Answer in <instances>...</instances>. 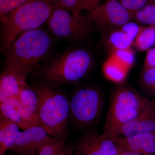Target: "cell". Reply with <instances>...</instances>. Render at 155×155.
<instances>
[{
	"label": "cell",
	"mask_w": 155,
	"mask_h": 155,
	"mask_svg": "<svg viewBox=\"0 0 155 155\" xmlns=\"http://www.w3.org/2000/svg\"><path fill=\"white\" fill-rule=\"evenodd\" d=\"M38 99L39 116L43 127L53 137L68 138L69 101L55 86L41 82L32 87Z\"/></svg>",
	"instance_id": "1"
},
{
	"label": "cell",
	"mask_w": 155,
	"mask_h": 155,
	"mask_svg": "<svg viewBox=\"0 0 155 155\" xmlns=\"http://www.w3.org/2000/svg\"><path fill=\"white\" fill-rule=\"evenodd\" d=\"M52 40L45 31L39 28L25 32L4 51L5 67L28 75L48 54Z\"/></svg>",
	"instance_id": "2"
},
{
	"label": "cell",
	"mask_w": 155,
	"mask_h": 155,
	"mask_svg": "<svg viewBox=\"0 0 155 155\" xmlns=\"http://www.w3.org/2000/svg\"><path fill=\"white\" fill-rule=\"evenodd\" d=\"M54 8L49 0H30L1 19L3 51L22 34L39 28L47 22Z\"/></svg>",
	"instance_id": "3"
},
{
	"label": "cell",
	"mask_w": 155,
	"mask_h": 155,
	"mask_svg": "<svg viewBox=\"0 0 155 155\" xmlns=\"http://www.w3.org/2000/svg\"><path fill=\"white\" fill-rule=\"evenodd\" d=\"M93 64L92 56L86 50H71L44 67L41 77L43 82L54 86L75 83L88 74Z\"/></svg>",
	"instance_id": "4"
},
{
	"label": "cell",
	"mask_w": 155,
	"mask_h": 155,
	"mask_svg": "<svg viewBox=\"0 0 155 155\" xmlns=\"http://www.w3.org/2000/svg\"><path fill=\"white\" fill-rule=\"evenodd\" d=\"M154 102L131 89H117L111 97L103 134L109 137L115 136L122 126L146 110Z\"/></svg>",
	"instance_id": "5"
},
{
	"label": "cell",
	"mask_w": 155,
	"mask_h": 155,
	"mask_svg": "<svg viewBox=\"0 0 155 155\" xmlns=\"http://www.w3.org/2000/svg\"><path fill=\"white\" fill-rule=\"evenodd\" d=\"M104 103V95L98 88L80 89L74 94L69 101V119L78 128L89 127L99 118Z\"/></svg>",
	"instance_id": "6"
},
{
	"label": "cell",
	"mask_w": 155,
	"mask_h": 155,
	"mask_svg": "<svg viewBox=\"0 0 155 155\" xmlns=\"http://www.w3.org/2000/svg\"><path fill=\"white\" fill-rule=\"evenodd\" d=\"M47 22L51 31L61 38L84 40L91 30L92 24L87 17L61 8H54Z\"/></svg>",
	"instance_id": "7"
},
{
	"label": "cell",
	"mask_w": 155,
	"mask_h": 155,
	"mask_svg": "<svg viewBox=\"0 0 155 155\" xmlns=\"http://www.w3.org/2000/svg\"><path fill=\"white\" fill-rule=\"evenodd\" d=\"M87 18L106 34L132 21L133 15L116 0H104L87 10Z\"/></svg>",
	"instance_id": "8"
},
{
	"label": "cell",
	"mask_w": 155,
	"mask_h": 155,
	"mask_svg": "<svg viewBox=\"0 0 155 155\" xmlns=\"http://www.w3.org/2000/svg\"><path fill=\"white\" fill-rule=\"evenodd\" d=\"M75 155H118L115 142L97 130L87 129L73 147Z\"/></svg>",
	"instance_id": "9"
},
{
	"label": "cell",
	"mask_w": 155,
	"mask_h": 155,
	"mask_svg": "<svg viewBox=\"0 0 155 155\" xmlns=\"http://www.w3.org/2000/svg\"><path fill=\"white\" fill-rule=\"evenodd\" d=\"M19 114L21 119V129L25 130L33 126H41L39 116L38 99L34 90L28 85L19 95Z\"/></svg>",
	"instance_id": "10"
},
{
	"label": "cell",
	"mask_w": 155,
	"mask_h": 155,
	"mask_svg": "<svg viewBox=\"0 0 155 155\" xmlns=\"http://www.w3.org/2000/svg\"><path fill=\"white\" fill-rule=\"evenodd\" d=\"M49 134L41 126H33L21 131L19 137L10 150L15 153L29 155L36 153Z\"/></svg>",
	"instance_id": "11"
},
{
	"label": "cell",
	"mask_w": 155,
	"mask_h": 155,
	"mask_svg": "<svg viewBox=\"0 0 155 155\" xmlns=\"http://www.w3.org/2000/svg\"><path fill=\"white\" fill-rule=\"evenodd\" d=\"M122 149L143 155L155 154V131L129 136L110 137Z\"/></svg>",
	"instance_id": "12"
},
{
	"label": "cell",
	"mask_w": 155,
	"mask_h": 155,
	"mask_svg": "<svg viewBox=\"0 0 155 155\" xmlns=\"http://www.w3.org/2000/svg\"><path fill=\"white\" fill-rule=\"evenodd\" d=\"M28 75L17 69L5 67L0 76V102L12 97H19L27 85Z\"/></svg>",
	"instance_id": "13"
},
{
	"label": "cell",
	"mask_w": 155,
	"mask_h": 155,
	"mask_svg": "<svg viewBox=\"0 0 155 155\" xmlns=\"http://www.w3.org/2000/svg\"><path fill=\"white\" fill-rule=\"evenodd\" d=\"M155 131V102H154L146 110L122 126L115 136H129Z\"/></svg>",
	"instance_id": "14"
},
{
	"label": "cell",
	"mask_w": 155,
	"mask_h": 155,
	"mask_svg": "<svg viewBox=\"0 0 155 155\" xmlns=\"http://www.w3.org/2000/svg\"><path fill=\"white\" fill-rule=\"evenodd\" d=\"M18 125L0 116V155H5L17 141L21 131Z\"/></svg>",
	"instance_id": "15"
},
{
	"label": "cell",
	"mask_w": 155,
	"mask_h": 155,
	"mask_svg": "<svg viewBox=\"0 0 155 155\" xmlns=\"http://www.w3.org/2000/svg\"><path fill=\"white\" fill-rule=\"evenodd\" d=\"M104 42L111 53L119 50L131 48L134 39L120 27L104 34Z\"/></svg>",
	"instance_id": "16"
},
{
	"label": "cell",
	"mask_w": 155,
	"mask_h": 155,
	"mask_svg": "<svg viewBox=\"0 0 155 155\" xmlns=\"http://www.w3.org/2000/svg\"><path fill=\"white\" fill-rule=\"evenodd\" d=\"M19 97H12L0 102L1 117L15 123L21 128L19 111Z\"/></svg>",
	"instance_id": "17"
},
{
	"label": "cell",
	"mask_w": 155,
	"mask_h": 155,
	"mask_svg": "<svg viewBox=\"0 0 155 155\" xmlns=\"http://www.w3.org/2000/svg\"><path fill=\"white\" fill-rule=\"evenodd\" d=\"M128 70L111 56L105 62L103 67V72L106 77L116 82L123 81Z\"/></svg>",
	"instance_id": "18"
},
{
	"label": "cell",
	"mask_w": 155,
	"mask_h": 155,
	"mask_svg": "<svg viewBox=\"0 0 155 155\" xmlns=\"http://www.w3.org/2000/svg\"><path fill=\"white\" fill-rule=\"evenodd\" d=\"M134 44L139 51L149 50L155 44V25L140 27Z\"/></svg>",
	"instance_id": "19"
},
{
	"label": "cell",
	"mask_w": 155,
	"mask_h": 155,
	"mask_svg": "<svg viewBox=\"0 0 155 155\" xmlns=\"http://www.w3.org/2000/svg\"><path fill=\"white\" fill-rule=\"evenodd\" d=\"M70 147L66 141L50 137L40 147L38 155H62Z\"/></svg>",
	"instance_id": "20"
},
{
	"label": "cell",
	"mask_w": 155,
	"mask_h": 155,
	"mask_svg": "<svg viewBox=\"0 0 155 155\" xmlns=\"http://www.w3.org/2000/svg\"><path fill=\"white\" fill-rule=\"evenodd\" d=\"M133 20L138 23L155 25V5L148 4L142 8L132 12Z\"/></svg>",
	"instance_id": "21"
},
{
	"label": "cell",
	"mask_w": 155,
	"mask_h": 155,
	"mask_svg": "<svg viewBox=\"0 0 155 155\" xmlns=\"http://www.w3.org/2000/svg\"><path fill=\"white\" fill-rule=\"evenodd\" d=\"M129 70L134 62V53L131 49L119 50L111 53L110 55Z\"/></svg>",
	"instance_id": "22"
},
{
	"label": "cell",
	"mask_w": 155,
	"mask_h": 155,
	"mask_svg": "<svg viewBox=\"0 0 155 155\" xmlns=\"http://www.w3.org/2000/svg\"><path fill=\"white\" fill-rule=\"evenodd\" d=\"M141 84L148 94L155 97V67L143 70Z\"/></svg>",
	"instance_id": "23"
},
{
	"label": "cell",
	"mask_w": 155,
	"mask_h": 155,
	"mask_svg": "<svg viewBox=\"0 0 155 155\" xmlns=\"http://www.w3.org/2000/svg\"><path fill=\"white\" fill-rule=\"evenodd\" d=\"M29 1L30 0H0V19L6 17Z\"/></svg>",
	"instance_id": "24"
},
{
	"label": "cell",
	"mask_w": 155,
	"mask_h": 155,
	"mask_svg": "<svg viewBox=\"0 0 155 155\" xmlns=\"http://www.w3.org/2000/svg\"><path fill=\"white\" fill-rule=\"evenodd\" d=\"M125 9L134 12L142 8L149 4L148 0H116Z\"/></svg>",
	"instance_id": "25"
},
{
	"label": "cell",
	"mask_w": 155,
	"mask_h": 155,
	"mask_svg": "<svg viewBox=\"0 0 155 155\" xmlns=\"http://www.w3.org/2000/svg\"><path fill=\"white\" fill-rule=\"evenodd\" d=\"M155 67V48L147 51L143 64V70Z\"/></svg>",
	"instance_id": "26"
},
{
	"label": "cell",
	"mask_w": 155,
	"mask_h": 155,
	"mask_svg": "<svg viewBox=\"0 0 155 155\" xmlns=\"http://www.w3.org/2000/svg\"><path fill=\"white\" fill-rule=\"evenodd\" d=\"M103 0H80L78 9L81 11L82 10H87L97 5Z\"/></svg>",
	"instance_id": "27"
},
{
	"label": "cell",
	"mask_w": 155,
	"mask_h": 155,
	"mask_svg": "<svg viewBox=\"0 0 155 155\" xmlns=\"http://www.w3.org/2000/svg\"><path fill=\"white\" fill-rule=\"evenodd\" d=\"M119 148V152L118 155H143L139 153L131 152L127 151L125 150Z\"/></svg>",
	"instance_id": "28"
},
{
	"label": "cell",
	"mask_w": 155,
	"mask_h": 155,
	"mask_svg": "<svg viewBox=\"0 0 155 155\" xmlns=\"http://www.w3.org/2000/svg\"><path fill=\"white\" fill-rule=\"evenodd\" d=\"M62 155H75L73 148L70 146Z\"/></svg>",
	"instance_id": "29"
},
{
	"label": "cell",
	"mask_w": 155,
	"mask_h": 155,
	"mask_svg": "<svg viewBox=\"0 0 155 155\" xmlns=\"http://www.w3.org/2000/svg\"><path fill=\"white\" fill-rule=\"evenodd\" d=\"M54 5L55 8H57L59 5L63 0H49Z\"/></svg>",
	"instance_id": "30"
},
{
	"label": "cell",
	"mask_w": 155,
	"mask_h": 155,
	"mask_svg": "<svg viewBox=\"0 0 155 155\" xmlns=\"http://www.w3.org/2000/svg\"><path fill=\"white\" fill-rule=\"evenodd\" d=\"M149 4L155 5V0H148Z\"/></svg>",
	"instance_id": "31"
},
{
	"label": "cell",
	"mask_w": 155,
	"mask_h": 155,
	"mask_svg": "<svg viewBox=\"0 0 155 155\" xmlns=\"http://www.w3.org/2000/svg\"><path fill=\"white\" fill-rule=\"evenodd\" d=\"M14 155H38V153H36L32 154H29V155H23V154H20L15 153V154Z\"/></svg>",
	"instance_id": "32"
}]
</instances>
